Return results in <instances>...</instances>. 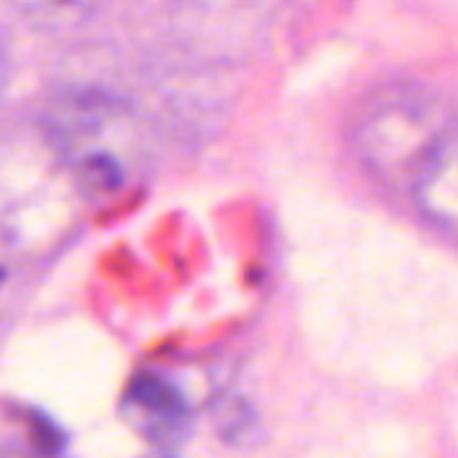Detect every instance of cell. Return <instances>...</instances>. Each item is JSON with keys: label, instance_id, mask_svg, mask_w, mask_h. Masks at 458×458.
I'll return each instance as SVG.
<instances>
[{"label": "cell", "instance_id": "1", "mask_svg": "<svg viewBox=\"0 0 458 458\" xmlns=\"http://www.w3.org/2000/svg\"><path fill=\"white\" fill-rule=\"evenodd\" d=\"M448 129V115L435 94L419 86H394L365 107L357 123V150L381 182L413 191Z\"/></svg>", "mask_w": 458, "mask_h": 458}, {"label": "cell", "instance_id": "4", "mask_svg": "<svg viewBox=\"0 0 458 458\" xmlns=\"http://www.w3.org/2000/svg\"><path fill=\"white\" fill-rule=\"evenodd\" d=\"M126 403L134 416H140L150 435H166L180 421H185L191 405L185 394L172 384V378L158 373H140L129 384Z\"/></svg>", "mask_w": 458, "mask_h": 458}, {"label": "cell", "instance_id": "3", "mask_svg": "<svg viewBox=\"0 0 458 458\" xmlns=\"http://www.w3.org/2000/svg\"><path fill=\"white\" fill-rule=\"evenodd\" d=\"M421 212L458 239V126H451L413 185Z\"/></svg>", "mask_w": 458, "mask_h": 458}, {"label": "cell", "instance_id": "2", "mask_svg": "<svg viewBox=\"0 0 458 458\" xmlns=\"http://www.w3.org/2000/svg\"><path fill=\"white\" fill-rule=\"evenodd\" d=\"M48 134L67 166L99 191L129 182L140 158V129L126 105L99 94H67L51 105Z\"/></svg>", "mask_w": 458, "mask_h": 458}, {"label": "cell", "instance_id": "5", "mask_svg": "<svg viewBox=\"0 0 458 458\" xmlns=\"http://www.w3.org/2000/svg\"><path fill=\"white\" fill-rule=\"evenodd\" d=\"M148 458H174V456H169V454H153V456H148Z\"/></svg>", "mask_w": 458, "mask_h": 458}]
</instances>
